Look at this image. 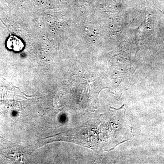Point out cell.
Here are the masks:
<instances>
[{"mask_svg": "<svg viewBox=\"0 0 164 164\" xmlns=\"http://www.w3.org/2000/svg\"><path fill=\"white\" fill-rule=\"evenodd\" d=\"M6 46L8 49L18 51L23 49L24 44L19 38L17 36H11L7 40Z\"/></svg>", "mask_w": 164, "mask_h": 164, "instance_id": "obj_1", "label": "cell"}]
</instances>
